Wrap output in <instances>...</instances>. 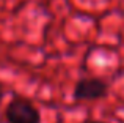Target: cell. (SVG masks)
Returning a JSON list of instances; mask_svg holds the SVG:
<instances>
[{
  "label": "cell",
  "mask_w": 124,
  "mask_h": 123,
  "mask_svg": "<svg viewBox=\"0 0 124 123\" xmlns=\"http://www.w3.org/2000/svg\"><path fill=\"white\" fill-rule=\"evenodd\" d=\"M88 123H104V122H88Z\"/></svg>",
  "instance_id": "obj_4"
},
{
  "label": "cell",
  "mask_w": 124,
  "mask_h": 123,
  "mask_svg": "<svg viewBox=\"0 0 124 123\" xmlns=\"http://www.w3.org/2000/svg\"><path fill=\"white\" fill-rule=\"evenodd\" d=\"M108 95V84L99 77H83L74 87L72 96L77 101H96Z\"/></svg>",
  "instance_id": "obj_2"
},
{
  "label": "cell",
  "mask_w": 124,
  "mask_h": 123,
  "mask_svg": "<svg viewBox=\"0 0 124 123\" xmlns=\"http://www.w3.org/2000/svg\"><path fill=\"white\" fill-rule=\"evenodd\" d=\"M2 98H3V90H2V87H0V103H2Z\"/></svg>",
  "instance_id": "obj_3"
},
{
  "label": "cell",
  "mask_w": 124,
  "mask_h": 123,
  "mask_svg": "<svg viewBox=\"0 0 124 123\" xmlns=\"http://www.w3.org/2000/svg\"><path fill=\"white\" fill-rule=\"evenodd\" d=\"M6 123H41V114L27 98L16 96L5 109Z\"/></svg>",
  "instance_id": "obj_1"
}]
</instances>
